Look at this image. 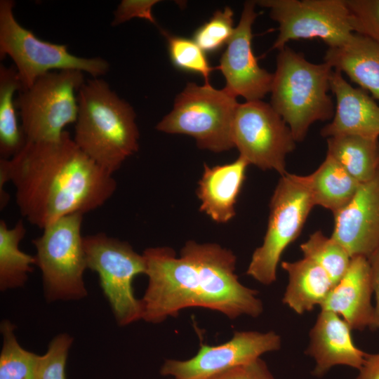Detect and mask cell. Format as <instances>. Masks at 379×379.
I'll use <instances>...</instances> for the list:
<instances>
[{
	"label": "cell",
	"mask_w": 379,
	"mask_h": 379,
	"mask_svg": "<svg viewBox=\"0 0 379 379\" xmlns=\"http://www.w3.org/2000/svg\"><path fill=\"white\" fill-rule=\"evenodd\" d=\"M142 255L148 279L141 298L142 320L148 323H161L190 307L218 312L232 320L263 312L258 291L239 281L237 258L230 249L190 240L179 257L166 246L148 248Z\"/></svg>",
	"instance_id": "obj_1"
},
{
	"label": "cell",
	"mask_w": 379,
	"mask_h": 379,
	"mask_svg": "<svg viewBox=\"0 0 379 379\" xmlns=\"http://www.w3.org/2000/svg\"><path fill=\"white\" fill-rule=\"evenodd\" d=\"M113 174L90 159L67 131L56 140L27 141L11 159H0V194L11 182L19 211L44 230L76 213L93 211L117 189Z\"/></svg>",
	"instance_id": "obj_2"
},
{
	"label": "cell",
	"mask_w": 379,
	"mask_h": 379,
	"mask_svg": "<svg viewBox=\"0 0 379 379\" xmlns=\"http://www.w3.org/2000/svg\"><path fill=\"white\" fill-rule=\"evenodd\" d=\"M77 101L73 140L90 159L113 174L139 149L135 111L100 78L84 83Z\"/></svg>",
	"instance_id": "obj_3"
},
{
	"label": "cell",
	"mask_w": 379,
	"mask_h": 379,
	"mask_svg": "<svg viewBox=\"0 0 379 379\" xmlns=\"http://www.w3.org/2000/svg\"><path fill=\"white\" fill-rule=\"evenodd\" d=\"M333 69L312 63L287 45L279 51L271 88L270 105L290 128L296 142L302 141L310 126L333 117L330 90Z\"/></svg>",
	"instance_id": "obj_4"
},
{
	"label": "cell",
	"mask_w": 379,
	"mask_h": 379,
	"mask_svg": "<svg viewBox=\"0 0 379 379\" xmlns=\"http://www.w3.org/2000/svg\"><path fill=\"white\" fill-rule=\"evenodd\" d=\"M238 105L237 98L224 88L190 82L156 129L190 135L200 149L214 152L230 150L234 147L233 123Z\"/></svg>",
	"instance_id": "obj_5"
},
{
	"label": "cell",
	"mask_w": 379,
	"mask_h": 379,
	"mask_svg": "<svg viewBox=\"0 0 379 379\" xmlns=\"http://www.w3.org/2000/svg\"><path fill=\"white\" fill-rule=\"evenodd\" d=\"M84 214L65 216L43 230L32 240L47 302L78 300L88 292L84 280L87 269L81 225Z\"/></svg>",
	"instance_id": "obj_6"
},
{
	"label": "cell",
	"mask_w": 379,
	"mask_h": 379,
	"mask_svg": "<svg viewBox=\"0 0 379 379\" xmlns=\"http://www.w3.org/2000/svg\"><path fill=\"white\" fill-rule=\"evenodd\" d=\"M14 6L12 0L0 1V58L8 55L13 60L22 90L29 88L39 77L52 70H79L93 78L107 73L109 64L106 60L79 57L69 53L66 45L38 38L17 21Z\"/></svg>",
	"instance_id": "obj_7"
},
{
	"label": "cell",
	"mask_w": 379,
	"mask_h": 379,
	"mask_svg": "<svg viewBox=\"0 0 379 379\" xmlns=\"http://www.w3.org/2000/svg\"><path fill=\"white\" fill-rule=\"evenodd\" d=\"M314 206L307 175H281L270 199L263 242L252 254L247 275L265 286L276 281L282 253L300 235Z\"/></svg>",
	"instance_id": "obj_8"
},
{
	"label": "cell",
	"mask_w": 379,
	"mask_h": 379,
	"mask_svg": "<svg viewBox=\"0 0 379 379\" xmlns=\"http://www.w3.org/2000/svg\"><path fill=\"white\" fill-rule=\"evenodd\" d=\"M87 269L95 272L117 324L126 326L142 319L141 299L134 293L135 277L145 274L146 263L128 242L99 232L84 237Z\"/></svg>",
	"instance_id": "obj_9"
},
{
	"label": "cell",
	"mask_w": 379,
	"mask_h": 379,
	"mask_svg": "<svg viewBox=\"0 0 379 379\" xmlns=\"http://www.w3.org/2000/svg\"><path fill=\"white\" fill-rule=\"evenodd\" d=\"M85 82L83 72L67 69L48 72L15 100L27 141L56 140L64 128L77 121V93Z\"/></svg>",
	"instance_id": "obj_10"
},
{
	"label": "cell",
	"mask_w": 379,
	"mask_h": 379,
	"mask_svg": "<svg viewBox=\"0 0 379 379\" xmlns=\"http://www.w3.org/2000/svg\"><path fill=\"white\" fill-rule=\"evenodd\" d=\"M279 25L272 48L278 51L291 40L320 39L328 47L345 42L353 33L345 0H261Z\"/></svg>",
	"instance_id": "obj_11"
},
{
	"label": "cell",
	"mask_w": 379,
	"mask_h": 379,
	"mask_svg": "<svg viewBox=\"0 0 379 379\" xmlns=\"http://www.w3.org/2000/svg\"><path fill=\"white\" fill-rule=\"evenodd\" d=\"M233 140L239 156L262 170L287 173L286 158L295 147L291 131L270 104L262 100L239 104Z\"/></svg>",
	"instance_id": "obj_12"
},
{
	"label": "cell",
	"mask_w": 379,
	"mask_h": 379,
	"mask_svg": "<svg viewBox=\"0 0 379 379\" xmlns=\"http://www.w3.org/2000/svg\"><path fill=\"white\" fill-rule=\"evenodd\" d=\"M281 343V336L273 331H237L222 344H201L195 356L189 359H166L160 373L173 379H211L265 353L280 350Z\"/></svg>",
	"instance_id": "obj_13"
},
{
	"label": "cell",
	"mask_w": 379,
	"mask_h": 379,
	"mask_svg": "<svg viewBox=\"0 0 379 379\" xmlns=\"http://www.w3.org/2000/svg\"><path fill=\"white\" fill-rule=\"evenodd\" d=\"M256 1L244 5L239 24L220 59L219 69L226 81L224 89L246 101L262 100L271 91L274 74L260 67L252 48V26L258 15Z\"/></svg>",
	"instance_id": "obj_14"
},
{
	"label": "cell",
	"mask_w": 379,
	"mask_h": 379,
	"mask_svg": "<svg viewBox=\"0 0 379 379\" xmlns=\"http://www.w3.org/2000/svg\"><path fill=\"white\" fill-rule=\"evenodd\" d=\"M333 215L331 237L351 258H368L379 245V171L361 183L351 200Z\"/></svg>",
	"instance_id": "obj_15"
},
{
	"label": "cell",
	"mask_w": 379,
	"mask_h": 379,
	"mask_svg": "<svg viewBox=\"0 0 379 379\" xmlns=\"http://www.w3.org/2000/svg\"><path fill=\"white\" fill-rule=\"evenodd\" d=\"M351 331L339 315L321 310L309 333V343L305 351L314 361L313 376L321 378L335 366L357 370L361 367L366 352L354 345Z\"/></svg>",
	"instance_id": "obj_16"
},
{
	"label": "cell",
	"mask_w": 379,
	"mask_h": 379,
	"mask_svg": "<svg viewBox=\"0 0 379 379\" xmlns=\"http://www.w3.org/2000/svg\"><path fill=\"white\" fill-rule=\"evenodd\" d=\"M330 90L335 97L336 105L332 121L320 131L321 136L349 135L378 139L379 105L374 98L361 88L353 87L341 72L334 69Z\"/></svg>",
	"instance_id": "obj_17"
},
{
	"label": "cell",
	"mask_w": 379,
	"mask_h": 379,
	"mask_svg": "<svg viewBox=\"0 0 379 379\" xmlns=\"http://www.w3.org/2000/svg\"><path fill=\"white\" fill-rule=\"evenodd\" d=\"M370 267L367 258H352L349 267L333 286L321 304V310L330 311L342 317L352 330L373 329L375 308Z\"/></svg>",
	"instance_id": "obj_18"
},
{
	"label": "cell",
	"mask_w": 379,
	"mask_h": 379,
	"mask_svg": "<svg viewBox=\"0 0 379 379\" xmlns=\"http://www.w3.org/2000/svg\"><path fill=\"white\" fill-rule=\"evenodd\" d=\"M248 165L240 156L226 164L211 167L204 164L197 190L200 211L218 223H226L233 218Z\"/></svg>",
	"instance_id": "obj_19"
},
{
	"label": "cell",
	"mask_w": 379,
	"mask_h": 379,
	"mask_svg": "<svg viewBox=\"0 0 379 379\" xmlns=\"http://www.w3.org/2000/svg\"><path fill=\"white\" fill-rule=\"evenodd\" d=\"M324 62L379 100V41L353 32L342 44L328 48Z\"/></svg>",
	"instance_id": "obj_20"
},
{
	"label": "cell",
	"mask_w": 379,
	"mask_h": 379,
	"mask_svg": "<svg viewBox=\"0 0 379 379\" xmlns=\"http://www.w3.org/2000/svg\"><path fill=\"white\" fill-rule=\"evenodd\" d=\"M281 266L288 276L282 302L296 314H302L320 306L334 286L328 274L306 258L282 261Z\"/></svg>",
	"instance_id": "obj_21"
},
{
	"label": "cell",
	"mask_w": 379,
	"mask_h": 379,
	"mask_svg": "<svg viewBox=\"0 0 379 379\" xmlns=\"http://www.w3.org/2000/svg\"><path fill=\"white\" fill-rule=\"evenodd\" d=\"M327 154L359 183L371 180L379 171V140L357 135L327 138Z\"/></svg>",
	"instance_id": "obj_22"
},
{
	"label": "cell",
	"mask_w": 379,
	"mask_h": 379,
	"mask_svg": "<svg viewBox=\"0 0 379 379\" xmlns=\"http://www.w3.org/2000/svg\"><path fill=\"white\" fill-rule=\"evenodd\" d=\"M307 177L314 205L328 209L333 214L351 200L361 185L328 154Z\"/></svg>",
	"instance_id": "obj_23"
},
{
	"label": "cell",
	"mask_w": 379,
	"mask_h": 379,
	"mask_svg": "<svg viewBox=\"0 0 379 379\" xmlns=\"http://www.w3.org/2000/svg\"><path fill=\"white\" fill-rule=\"evenodd\" d=\"M26 234L22 220L13 227H8L4 220H0V290L5 291L22 287L29 274L36 265L34 255L27 254L19 248Z\"/></svg>",
	"instance_id": "obj_24"
},
{
	"label": "cell",
	"mask_w": 379,
	"mask_h": 379,
	"mask_svg": "<svg viewBox=\"0 0 379 379\" xmlns=\"http://www.w3.org/2000/svg\"><path fill=\"white\" fill-rule=\"evenodd\" d=\"M22 89L15 67L0 65V156L11 159L25 145L27 139L20 126L14 94Z\"/></svg>",
	"instance_id": "obj_25"
},
{
	"label": "cell",
	"mask_w": 379,
	"mask_h": 379,
	"mask_svg": "<svg viewBox=\"0 0 379 379\" xmlns=\"http://www.w3.org/2000/svg\"><path fill=\"white\" fill-rule=\"evenodd\" d=\"M16 326L4 319L0 324L2 347L0 379H36L38 354L24 349L15 335Z\"/></svg>",
	"instance_id": "obj_26"
},
{
	"label": "cell",
	"mask_w": 379,
	"mask_h": 379,
	"mask_svg": "<svg viewBox=\"0 0 379 379\" xmlns=\"http://www.w3.org/2000/svg\"><path fill=\"white\" fill-rule=\"evenodd\" d=\"M304 258L317 263L336 284L347 270L351 256L347 250L333 238L325 236L321 231L313 232L300 245Z\"/></svg>",
	"instance_id": "obj_27"
},
{
	"label": "cell",
	"mask_w": 379,
	"mask_h": 379,
	"mask_svg": "<svg viewBox=\"0 0 379 379\" xmlns=\"http://www.w3.org/2000/svg\"><path fill=\"white\" fill-rule=\"evenodd\" d=\"M167 41L171 61L177 69L201 75L206 84H210L209 76L215 69L212 67L206 53L193 40L183 36L171 34L160 29Z\"/></svg>",
	"instance_id": "obj_28"
},
{
	"label": "cell",
	"mask_w": 379,
	"mask_h": 379,
	"mask_svg": "<svg viewBox=\"0 0 379 379\" xmlns=\"http://www.w3.org/2000/svg\"><path fill=\"white\" fill-rule=\"evenodd\" d=\"M231 8L216 11L193 34V40L206 53H215L230 42L235 27Z\"/></svg>",
	"instance_id": "obj_29"
},
{
	"label": "cell",
	"mask_w": 379,
	"mask_h": 379,
	"mask_svg": "<svg viewBox=\"0 0 379 379\" xmlns=\"http://www.w3.org/2000/svg\"><path fill=\"white\" fill-rule=\"evenodd\" d=\"M73 338L65 333L55 336L47 351L39 356L36 379H66L65 366Z\"/></svg>",
	"instance_id": "obj_30"
},
{
	"label": "cell",
	"mask_w": 379,
	"mask_h": 379,
	"mask_svg": "<svg viewBox=\"0 0 379 379\" xmlns=\"http://www.w3.org/2000/svg\"><path fill=\"white\" fill-rule=\"evenodd\" d=\"M353 32L379 41V0H345Z\"/></svg>",
	"instance_id": "obj_31"
},
{
	"label": "cell",
	"mask_w": 379,
	"mask_h": 379,
	"mask_svg": "<svg viewBox=\"0 0 379 379\" xmlns=\"http://www.w3.org/2000/svg\"><path fill=\"white\" fill-rule=\"evenodd\" d=\"M159 2L158 0H123L114 12L111 25L117 26L132 18H138L157 26L152 15V8Z\"/></svg>",
	"instance_id": "obj_32"
},
{
	"label": "cell",
	"mask_w": 379,
	"mask_h": 379,
	"mask_svg": "<svg viewBox=\"0 0 379 379\" xmlns=\"http://www.w3.org/2000/svg\"><path fill=\"white\" fill-rule=\"evenodd\" d=\"M211 379H276L260 357L233 368Z\"/></svg>",
	"instance_id": "obj_33"
},
{
	"label": "cell",
	"mask_w": 379,
	"mask_h": 379,
	"mask_svg": "<svg viewBox=\"0 0 379 379\" xmlns=\"http://www.w3.org/2000/svg\"><path fill=\"white\" fill-rule=\"evenodd\" d=\"M367 259L370 267L373 290L375 300L373 329H378L379 328V245Z\"/></svg>",
	"instance_id": "obj_34"
},
{
	"label": "cell",
	"mask_w": 379,
	"mask_h": 379,
	"mask_svg": "<svg viewBox=\"0 0 379 379\" xmlns=\"http://www.w3.org/2000/svg\"><path fill=\"white\" fill-rule=\"evenodd\" d=\"M355 379H379V352L366 353Z\"/></svg>",
	"instance_id": "obj_35"
},
{
	"label": "cell",
	"mask_w": 379,
	"mask_h": 379,
	"mask_svg": "<svg viewBox=\"0 0 379 379\" xmlns=\"http://www.w3.org/2000/svg\"></svg>",
	"instance_id": "obj_36"
}]
</instances>
